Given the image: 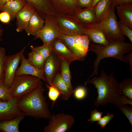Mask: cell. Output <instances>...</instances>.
<instances>
[{
    "label": "cell",
    "instance_id": "obj_1",
    "mask_svg": "<svg viewBox=\"0 0 132 132\" xmlns=\"http://www.w3.org/2000/svg\"><path fill=\"white\" fill-rule=\"evenodd\" d=\"M88 83L94 85L97 89L98 95L94 103L96 107L109 103L117 108L121 104L122 95L120 93V83L114 77L112 72L108 75L102 70L99 77L87 80L84 85Z\"/></svg>",
    "mask_w": 132,
    "mask_h": 132
},
{
    "label": "cell",
    "instance_id": "obj_2",
    "mask_svg": "<svg viewBox=\"0 0 132 132\" xmlns=\"http://www.w3.org/2000/svg\"><path fill=\"white\" fill-rule=\"evenodd\" d=\"M45 90L41 80L37 88L20 99L17 106L25 116L37 119L51 118V112L44 95Z\"/></svg>",
    "mask_w": 132,
    "mask_h": 132
},
{
    "label": "cell",
    "instance_id": "obj_3",
    "mask_svg": "<svg viewBox=\"0 0 132 132\" xmlns=\"http://www.w3.org/2000/svg\"><path fill=\"white\" fill-rule=\"evenodd\" d=\"M89 51L94 52L97 57L94 62V70L88 80L94 75L98 74L99 64L101 60L107 57H113L128 64L124 58V55L132 50V44L124 42L118 39H115L109 42L108 44H102L90 43Z\"/></svg>",
    "mask_w": 132,
    "mask_h": 132
},
{
    "label": "cell",
    "instance_id": "obj_4",
    "mask_svg": "<svg viewBox=\"0 0 132 132\" xmlns=\"http://www.w3.org/2000/svg\"><path fill=\"white\" fill-rule=\"evenodd\" d=\"M115 7L112 4L109 13L101 21L85 28L95 27L100 29L109 43L116 39L124 42L125 37L120 31L115 14Z\"/></svg>",
    "mask_w": 132,
    "mask_h": 132
},
{
    "label": "cell",
    "instance_id": "obj_5",
    "mask_svg": "<svg viewBox=\"0 0 132 132\" xmlns=\"http://www.w3.org/2000/svg\"><path fill=\"white\" fill-rule=\"evenodd\" d=\"M41 80L36 77L29 75L15 76L9 88L11 97L20 99L37 88Z\"/></svg>",
    "mask_w": 132,
    "mask_h": 132
},
{
    "label": "cell",
    "instance_id": "obj_6",
    "mask_svg": "<svg viewBox=\"0 0 132 132\" xmlns=\"http://www.w3.org/2000/svg\"><path fill=\"white\" fill-rule=\"evenodd\" d=\"M44 19V25L37 33L34 39L40 38L43 44L50 45L61 34V30L55 15L46 14Z\"/></svg>",
    "mask_w": 132,
    "mask_h": 132
},
{
    "label": "cell",
    "instance_id": "obj_7",
    "mask_svg": "<svg viewBox=\"0 0 132 132\" xmlns=\"http://www.w3.org/2000/svg\"><path fill=\"white\" fill-rule=\"evenodd\" d=\"M61 34L75 36L84 34L85 28L75 16L66 14L55 15Z\"/></svg>",
    "mask_w": 132,
    "mask_h": 132
},
{
    "label": "cell",
    "instance_id": "obj_8",
    "mask_svg": "<svg viewBox=\"0 0 132 132\" xmlns=\"http://www.w3.org/2000/svg\"><path fill=\"white\" fill-rule=\"evenodd\" d=\"M48 124L44 129V132H66L72 127L75 121L74 117L64 113L53 114Z\"/></svg>",
    "mask_w": 132,
    "mask_h": 132
},
{
    "label": "cell",
    "instance_id": "obj_9",
    "mask_svg": "<svg viewBox=\"0 0 132 132\" xmlns=\"http://www.w3.org/2000/svg\"><path fill=\"white\" fill-rule=\"evenodd\" d=\"M27 46L15 54L6 56L4 63V78L3 82L9 88L11 86L15 77L16 72Z\"/></svg>",
    "mask_w": 132,
    "mask_h": 132
},
{
    "label": "cell",
    "instance_id": "obj_10",
    "mask_svg": "<svg viewBox=\"0 0 132 132\" xmlns=\"http://www.w3.org/2000/svg\"><path fill=\"white\" fill-rule=\"evenodd\" d=\"M61 61L62 59L60 57L52 51L45 60L43 70L46 82L48 85H52L54 79L59 72Z\"/></svg>",
    "mask_w": 132,
    "mask_h": 132
},
{
    "label": "cell",
    "instance_id": "obj_11",
    "mask_svg": "<svg viewBox=\"0 0 132 132\" xmlns=\"http://www.w3.org/2000/svg\"><path fill=\"white\" fill-rule=\"evenodd\" d=\"M20 99L12 98L7 101L0 99V121L13 119L21 114L22 112L17 106Z\"/></svg>",
    "mask_w": 132,
    "mask_h": 132
},
{
    "label": "cell",
    "instance_id": "obj_12",
    "mask_svg": "<svg viewBox=\"0 0 132 132\" xmlns=\"http://www.w3.org/2000/svg\"><path fill=\"white\" fill-rule=\"evenodd\" d=\"M57 14L74 16L81 8L77 5L75 0H48Z\"/></svg>",
    "mask_w": 132,
    "mask_h": 132
},
{
    "label": "cell",
    "instance_id": "obj_13",
    "mask_svg": "<svg viewBox=\"0 0 132 132\" xmlns=\"http://www.w3.org/2000/svg\"><path fill=\"white\" fill-rule=\"evenodd\" d=\"M36 11L33 6L26 2L23 7L16 15V30L17 32H22L26 29L32 16Z\"/></svg>",
    "mask_w": 132,
    "mask_h": 132
},
{
    "label": "cell",
    "instance_id": "obj_14",
    "mask_svg": "<svg viewBox=\"0 0 132 132\" xmlns=\"http://www.w3.org/2000/svg\"><path fill=\"white\" fill-rule=\"evenodd\" d=\"M52 51L56 54L61 59L66 60L71 63L79 59L62 41L57 38L55 39L50 45Z\"/></svg>",
    "mask_w": 132,
    "mask_h": 132
},
{
    "label": "cell",
    "instance_id": "obj_15",
    "mask_svg": "<svg viewBox=\"0 0 132 132\" xmlns=\"http://www.w3.org/2000/svg\"><path fill=\"white\" fill-rule=\"evenodd\" d=\"M21 63L17 70L15 76L22 75H29L35 76L46 82L44 70L40 69L29 63L25 57L24 54L22 55Z\"/></svg>",
    "mask_w": 132,
    "mask_h": 132
},
{
    "label": "cell",
    "instance_id": "obj_16",
    "mask_svg": "<svg viewBox=\"0 0 132 132\" xmlns=\"http://www.w3.org/2000/svg\"><path fill=\"white\" fill-rule=\"evenodd\" d=\"M74 16L85 27L98 23L94 8L92 7L79 9Z\"/></svg>",
    "mask_w": 132,
    "mask_h": 132
},
{
    "label": "cell",
    "instance_id": "obj_17",
    "mask_svg": "<svg viewBox=\"0 0 132 132\" xmlns=\"http://www.w3.org/2000/svg\"><path fill=\"white\" fill-rule=\"evenodd\" d=\"M116 7L119 22L132 30V2L122 3Z\"/></svg>",
    "mask_w": 132,
    "mask_h": 132
},
{
    "label": "cell",
    "instance_id": "obj_18",
    "mask_svg": "<svg viewBox=\"0 0 132 132\" xmlns=\"http://www.w3.org/2000/svg\"><path fill=\"white\" fill-rule=\"evenodd\" d=\"M44 23V20L36 11L32 16L25 30L28 35L35 36L42 28Z\"/></svg>",
    "mask_w": 132,
    "mask_h": 132
},
{
    "label": "cell",
    "instance_id": "obj_19",
    "mask_svg": "<svg viewBox=\"0 0 132 132\" xmlns=\"http://www.w3.org/2000/svg\"><path fill=\"white\" fill-rule=\"evenodd\" d=\"M84 33L87 35L90 41L93 43L105 45L109 44L103 31L98 28H85Z\"/></svg>",
    "mask_w": 132,
    "mask_h": 132
},
{
    "label": "cell",
    "instance_id": "obj_20",
    "mask_svg": "<svg viewBox=\"0 0 132 132\" xmlns=\"http://www.w3.org/2000/svg\"><path fill=\"white\" fill-rule=\"evenodd\" d=\"M26 2L33 6L36 11L44 18L46 14L56 15L57 14L51 5L48 0H24Z\"/></svg>",
    "mask_w": 132,
    "mask_h": 132
},
{
    "label": "cell",
    "instance_id": "obj_21",
    "mask_svg": "<svg viewBox=\"0 0 132 132\" xmlns=\"http://www.w3.org/2000/svg\"><path fill=\"white\" fill-rule=\"evenodd\" d=\"M25 116L22 112L21 114L15 118L0 121V131L2 132H19V124Z\"/></svg>",
    "mask_w": 132,
    "mask_h": 132
},
{
    "label": "cell",
    "instance_id": "obj_22",
    "mask_svg": "<svg viewBox=\"0 0 132 132\" xmlns=\"http://www.w3.org/2000/svg\"><path fill=\"white\" fill-rule=\"evenodd\" d=\"M26 3L24 0L10 1L4 5L0 11L7 12L10 16L11 20H12L16 18V14L23 7Z\"/></svg>",
    "mask_w": 132,
    "mask_h": 132
},
{
    "label": "cell",
    "instance_id": "obj_23",
    "mask_svg": "<svg viewBox=\"0 0 132 132\" xmlns=\"http://www.w3.org/2000/svg\"><path fill=\"white\" fill-rule=\"evenodd\" d=\"M113 0H100L94 7L98 23L101 21L109 13Z\"/></svg>",
    "mask_w": 132,
    "mask_h": 132
},
{
    "label": "cell",
    "instance_id": "obj_24",
    "mask_svg": "<svg viewBox=\"0 0 132 132\" xmlns=\"http://www.w3.org/2000/svg\"><path fill=\"white\" fill-rule=\"evenodd\" d=\"M90 41L87 35L86 34L74 36L75 45L80 55L84 58L89 51Z\"/></svg>",
    "mask_w": 132,
    "mask_h": 132
},
{
    "label": "cell",
    "instance_id": "obj_25",
    "mask_svg": "<svg viewBox=\"0 0 132 132\" xmlns=\"http://www.w3.org/2000/svg\"><path fill=\"white\" fill-rule=\"evenodd\" d=\"M52 85L58 90L60 93L62 99L64 100H68L73 93L63 81L59 72L55 77Z\"/></svg>",
    "mask_w": 132,
    "mask_h": 132
},
{
    "label": "cell",
    "instance_id": "obj_26",
    "mask_svg": "<svg viewBox=\"0 0 132 132\" xmlns=\"http://www.w3.org/2000/svg\"><path fill=\"white\" fill-rule=\"evenodd\" d=\"M70 63L66 60L62 59L60 74L70 90L73 93L74 90L71 82V78L70 69Z\"/></svg>",
    "mask_w": 132,
    "mask_h": 132
},
{
    "label": "cell",
    "instance_id": "obj_27",
    "mask_svg": "<svg viewBox=\"0 0 132 132\" xmlns=\"http://www.w3.org/2000/svg\"><path fill=\"white\" fill-rule=\"evenodd\" d=\"M74 36L61 34L57 38L63 43L79 59V60H83L84 58L80 55L74 44Z\"/></svg>",
    "mask_w": 132,
    "mask_h": 132
},
{
    "label": "cell",
    "instance_id": "obj_28",
    "mask_svg": "<svg viewBox=\"0 0 132 132\" xmlns=\"http://www.w3.org/2000/svg\"><path fill=\"white\" fill-rule=\"evenodd\" d=\"M26 59L31 64L39 69L43 70L45 60L39 53L32 51L28 54V57Z\"/></svg>",
    "mask_w": 132,
    "mask_h": 132
},
{
    "label": "cell",
    "instance_id": "obj_29",
    "mask_svg": "<svg viewBox=\"0 0 132 132\" xmlns=\"http://www.w3.org/2000/svg\"><path fill=\"white\" fill-rule=\"evenodd\" d=\"M120 91L121 94L132 101V79L128 78L120 83Z\"/></svg>",
    "mask_w": 132,
    "mask_h": 132
},
{
    "label": "cell",
    "instance_id": "obj_30",
    "mask_svg": "<svg viewBox=\"0 0 132 132\" xmlns=\"http://www.w3.org/2000/svg\"><path fill=\"white\" fill-rule=\"evenodd\" d=\"M32 51H35L41 55L45 60L50 55L51 50L50 45L44 44L41 46L34 47L31 45L30 47Z\"/></svg>",
    "mask_w": 132,
    "mask_h": 132
},
{
    "label": "cell",
    "instance_id": "obj_31",
    "mask_svg": "<svg viewBox=\"0 0 132 132\" xmlns=\"http://www.w3.org/2000/svg\"><path fill=\"white\" fill-rule=\"evenodd\" d=\"M46 86L49 90L48 97L53 102V105L61 95L60 93L58 90L52 84L49 85L47 84H46Z\"/></svg>",
    "mask_w": 132,
    "mask_h": 132
},
{
    "label": "cell",
    "instance_id": "obj_32",
    "mask_svg": "<svg viewBox=\"0 0 132 132\" xmlns=\"http://www.w3.org/2000/svg\"><path fill=\"white\" fill-rule=\"evenodd\" d=\"M6 55L5 49L0 47V83L3 82L4 78V65Z\"/></svg>",
    "mask_w": 132,
    "mask_h": 132
},
{
    "label": "cell",
    "instance_id": "obj_33",
    "mask_svg": "<svg viewBox=\"0 0 132 132\" xmlns=\"http://www.w3.org/2000/svg\"><path fill=\"white\" fill-rule=\"evenodd\" d=\"M12 98L11 97L9 88L3 84V81L0 83V99L7 101Z\"/></svg>",
    "mask_w": 132,
    "mask_h": 132
},
{
    "label": "cell",
    "instance_id": "obj_34",
    "mask_svg": "<svg viewBox=\"0 0 132 132\" xmlns=\"http://www.w3.org/2000/svg\"><path fill=\"white\" fill-rule=\"evenodd\" d=\"M117 108L128 118L132 125V108L126 104H120Z\"/></svg>",
    "mask_w": 132,
    "mask_h": 132
},
{
    "label": "cell",
    "instance_id": "obj_35",
    "mask_svg": "<svg viewBox=\"0 0 132 132\" xmlns=\"http://www.w3.org/2000/svg\"><path fill=\"white\" fill-rule=\"evenodd\" d=\"M120 31L123 35L127 37L131 42L132 43V30L120 22H118Z\"/></svg>",
    "mask_w": 132,
    "mask_h": 132
},
{
    "label": "cell",
    "instance_id": "obj_36",
    "mask_svg": "<svg viewBox=\"0 0 132 132\" xmlns=\"http://www.w3.org/2000/svg\"><path fill=\"white\" fill-rule=\"evenodd\" d=\"M114 114L108 113L106 115L100 119L98 121L97 124L100 125L101 128L103 129L114 118Z\"/></svg>",
    "mask_w": 132,
    "mask_h": 132
},
{
    "label": "cell",
    "instance_id": "obj_37",
    "mask_svg": "<svg viewBox=\"0 0 132 132\" xmlns=\"http://www.w3.org/2000/svg\"><path fill=\"white\" fill-rule=\"evenodd\" d=\"M75 97L78 99H81L84 98L87 94L86 88L83 87H80L76 88L74 92Z\"/></svg>",
    "mask_w": 132,
    "mask_h": 132
},
{
    "label": "cell",
    "instance_id": "obj_38",
    "mask_svg": "<svg viewBox=\"0 0 132 132\" xmlns=\"http://www.w3.org/2000/svg\"><path fill=\"white\" fill-rule=\"evenodd\" d=\"M103 112L99 111L96 109L92 111L90 115V118L88 121L91 123L98 121L101 117Z\"/></svg>",
    "mask_w": 132,
    "mask_h": 132
},
{
    "label": "cell",
    "instance_id": "obj_39",
    "mask_svg": "<svg viewBox=\"0 0 132 132\" xmlns=\"http://www.w3.org/2000/svg\"><path fill=\"white\" fill-rule=\"evenodd\" d=\"M94 0H76L77 5L81 8L92 7Z\"/></svg>",
    "mask_w": 132,
    "mask_h": 132
},
{
    "label": "cell",
    "instance_id": "obj_40",
    "mask_svg": "<svg viewBox=\"0 0 132 132\" xmlns=\"http://www.w3.org/2000/svg\"><path fill=\"white\" fill-rule=\"evenodd\" d=\"M11 20L9 14L5 11H2L0 13V21L2 23H8Z\"/></svg>",
    "mask_w": 132,
    "mask_h": 132
},
{
    "label": "cell",
    "instance_id": "obj_41",
    "mask_svg": "<svg viewBox=\"0 0 132 132\" xmlns=\"http://www.w3.org/2000/svg\"><path fill=\"white\" fill-rule=\"evenodd\" d=\"M124 57L126 60L129 62V71L132 72V53H128L127 55L124 56Z\"/></svg>",
    "mask_w": 132,
    "mask_h": 132
},
{
    "label": "cell",
    "instance_id": "obj_42",
    "mask_svg": "<svg viewBox=\"0 0 132 132\" xmlns=\"http://www.w3.org/2000/svg\"><path fill=\"white\" fill-rule=\"evenodd\" d=\"M132 2V0H113L112 4L116 7L122 3Z\"/></svg>",
    "mask_w": 132,
    "mask_h": 132
},
{
    "label": "cell",
    "instance_id": "obj_43",
    "mask_svg": "<svg viewBox=\"0 0 132 132\" xmlns=\"http://www.w3.org/2000/svg\"><path fill=\"white\" fill-rule=\"evenodd\" d=\"M13 0H0V11L4 5L7 2Z\"/></svg>",
    "mask_w": 132,
    "mask_h": 132
},
{
    "label": "cell",
    "instance_id": "obj_44",
    "mask_svg": "<svg viewBox=\"0 0 132 132\" xmlns=\"http://www.w3.org/2000/svg\"><path fill=\"white\" fill-rule=\"evenodd\" d=\"M3 30L2 29L1 25L0 24V42L2 40V37L3 35Z\"/></svg>",
    "mask_w": 132,
    "mask_h": 132
},
{
    "label": "cell",
    "instance_id": "obj_45",
    "mask_svg": "<svg viewBox=\"0 0 132 132\" xmlns=\"http://www.w3.org/2000/svg\"><path fill=\"white\" fill-rule=\"evenodd\" d=\"M99 0H94L92 7H94L96 4Z\"/></svg>",
    "mask_w": 132,
    "mask_h": 132
},
{
    "label": "cell",
    "instance_id": "obj_46",
    "mask_svg": "<svg viewBox=\"0 0 132 132\" xmlns=\"http://www.w3.org/2000/svg\"></svg>",
    "mask_w": 132,
    "mask_h": 132
}]
</instances>
